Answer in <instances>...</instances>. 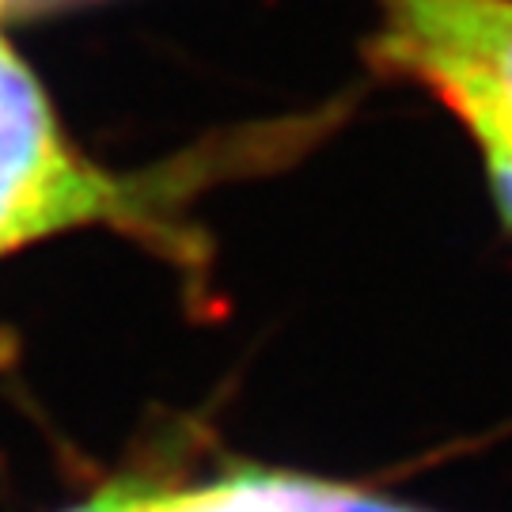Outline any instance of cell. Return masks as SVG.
<instances>
[{
    "label": "cell",
    "mask_w": 512,
    "mask_h": 512,
    "mask_svg": "<svg viewBox=\"0 0 512 512\" xmlns=\"http://www.w3.org/2000/svg\"><path fill=\"white\" fill-rule=\"evenodd\" d=\"M126 209V186L69 152L38 80L0 42V251Z\"/></svg>",
    "instance_id": "cell-1"
},
{
    "label": "cell",
    "mask_w": 512,
    "mask_h": 512,
    "mask_svg": "<svg viewBox=\"0 0 512 512\" xmlns=\"http://www.w3.org/2000/svg\"><path fill=\"white\" fill-rule=\"evenodd\" d=\"M376 57L437 95L478 92L512 122V0H384Z\"/></svg>",
    "instance_id": "cell-2"
},
{
    "label": "cell",
    "mask_w": 512,
    "mask_h": 512,
    "mask_svg": "<svg viewBox=\"0 0 512 512\" xmlns=\"http://www.w3.org/2000/svg\"><path fill=\"white\" fill-rule=\"evenodd\" d=\"M440 99L456 110L459 118L471 126V133L478 137V145L486 152L490 179H494L497 205H501L505 220L512 224V122L478 92H463L459 88V92H444Z\"/></svg>",
    "instance_id": "cell-3"
},
{
    "label": "cell",
    "mask_w": 512,
    "mask_h": 512,
    "mask_svg": "<svg viewBox=\"0 0 512 512\" xmlns=\"http://www.w3.org/2000/svg\"><path fill=\"white\" fill-rule=\"evenodd\" d=\"M129 509L133 512H277L274 501L262 490L258 475L232 478V482L209 486V490H179V494L129 490Z\"/></svg>",
    "instance_id": "cell-4"
},
{
    "label": "cell",
    "mask_w": 512,
    "mask_h": 512,
    "mask_svg": "<svg viewBox=\"0 0 512 512\" xmlns=\"http://www.w3.org/2000/svg\"><path fill=\"white\" fill-rule=\"evenodd\" d=\"M258 482L277 512H418L384 501V497H368L346 486H327V482H308V478L258 475Z\"/></svg>",
    "instance_id": "cell-5"
},
{
    "label": "cell",
    "mask_w": 512,
    "mask_h": 512,
    "mask_svg": "<svg viewBox=\"0 0 512 512\" xmlns=\"http://www.w3.org/2000/svg\"><path fill=\"white\" fill-rule=\"evenodd\" d=\"M80 512H133L129 509V490H114V494H103L99 501H92L88 509Z\"/></svg>",
    "instance_id": "cell-6"
}]
</instances>
